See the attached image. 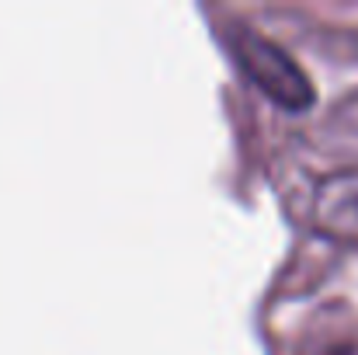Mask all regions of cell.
Masks as SVG:
<instances>
[{
  "instance_id": "6da1fadb",
  "label": "cell",
  "mask_w": 358,
  "mask_h": 355,
  "mask_svg": "<svg viewBox=\"0 0 358 355\" xmlns=\"http://www.w3.org/2000/svg\"><path fill=\"white\" fill-rule=\"evenodd\" d=\"M227 42L234 49V60L240 70L282 109L289 112H303L317 102V88L306 77V70L296 63V56L278 46L271 35H264L261 28L250 25H234L227 32Z\"/></svg>"
},
{
  "instance_id": "7a4b0ae2",
  "label": "cell",
  "mask_w": 358,
  "mask_h": 355,
  "mask_svg": "<svg viewBox=\"0 0 358 355\" xmlns=\"http://www.w3.org/2000/svg\"><path fill=\"white\" fill-rule=\"evenodd\" d=\"M327 355H352V349H348V345H338V349H331Z\"/></svg>"
}]
</instances>
